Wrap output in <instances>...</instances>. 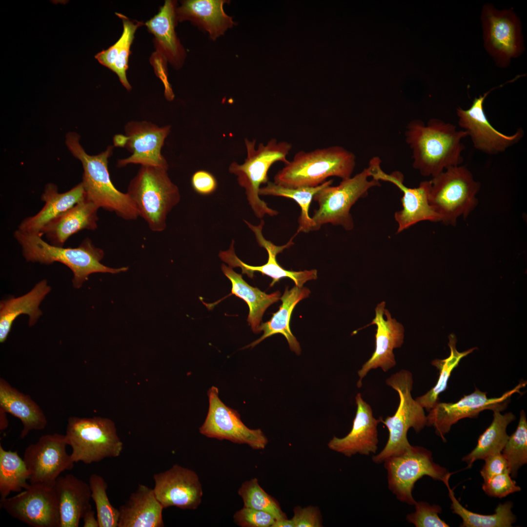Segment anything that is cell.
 <instances>
[{
    "instance_id": "obj_28",
    "label": "cell",
    "mask_w": 527,
    "mask_h": 527,
    "mask_svg": "<svg viewBox=\"0 0 527 527\" xmlns=\"http://www.w3.org/2000/svg\"><path fill=\"white\" fill-rule=\"evenodd\" d=\"M53 488L58 500L60 527H78L85 512L91 508L89 485L72 474L59 476Z\"/></svg>"
},
{
    "instance_id": "obj_30",
    "label": "cell",
    "mask_w": 527,
    "mask_h": 527,
    "mask_svg": "<svg viewBox=\"0 0 527 527\" xmlns=\"http://www.w3.org/2000/svg\"><path fill=\"white\" fill-rule=\"evenodd\" d=\"M0 409L20 420L23 425L21 439L31 430H42L46 426V416L39 405L3 378L0 379Z\"/></svg>"
},
{
    "instance_id": "obj_1",
    "label": "cell",
    "mask_w": 527,
    "mask_h": 527,
    "mask_svg": "<svg viewBox=\"0 0 527 527\" xmlns=\"http://www.w3.org/2000/svg\"><path fill=\"white\" fill-rule=\"evenodd\" d=\"M405 136L412 150L413 167L423 176L433 177L463 162L462 140L467 135L451 123L435 118L426 124L414 120L407 124Z\"/></svg>"
},
{
    "instance_id": "obj_35",
    "label": "cell",
    "mask_w": 527,
    "mask_h": 527,
    "mask_svg": "<svg viewBox=\"0 0 527 527\" xmlns=\"http://www.w3.org/2000/svg\"><path fill=\"white\" fill-rule=\"evenodd\" d=\"M493 416L492 423L480 436L476 447L462 458V461L467 464V468H470L478 460H484L488 456L501 453L508 440L507 427L515 420V416L512 412L503 415L499 411H493Z\"/></svg>"
},
{
    "instance_id": "obj_40",
    "label": "cell",
    "mask_w": 527,
    "mask_h": 527,
    "mask_svg": "<svg viewBox=\"0 0 527 527\" xmlns=\"http://www.w3.org/2000/svg\"><path fill=\"white\" fill-rule=\"evenodd\" d=\"M501 453L507 462L510 476H516L519 469L527 463V421L524 410L520 411L516 430L509 436Z\"/></svg>"
},
{
    "instance_id": "obj_49",
    "label": "cell",
    "mask_w": 527,
    "mask_h": 527,
    "mask_svg": "<svg viewBox=\"0 0 527 527\" xmlns=\"http://www.w3.org/2000/svg\"><path fill=\"white\" fill-rule=\"evenodd\" d=\"M84 527H99L97 517L92 507L88 509L82 517Z\"/></svg>"
},
{
    "instance_id": "obj_7",
    "label": "cell",
    "mask_w": 527,
    "mask_h": 527,
    "mask_svg": "<svg viewBox=\"0 0 527 527\" xmlns=\"http://www.w3.org/2000/svg\"><path fill=\"white\" fill-rule=\"evenodd\" d=\"M429 182V203L446 224L455 225L458 218L466 217L478 203L480 184L464 166L449 167Z\"/></svg>"
},
{
    "instance_id": "obj_27",
    "label": "cell",
    "mask_w": 527,
    "mask_h": 527,
    "mask_svg": "<svg viewBox=\"0 0 527 527\" xmlns=\"http://www.w3.org/2000/svg\"><path fill=\"white\" fill-rule=\"evenodd\" d=\"M99 209L85 198L48 223L41 234L45 235L51 244L63 246L70 236L78 232L97 229Z\"/></svg>"
},
{
    "instance_id": "obj_8",
    "label": "cell",
    "mask_w": 527,
    "mask_h": 527,
    "mask_svg": "<svg viewBox=\"0 0 527 527\" xmlns=\"http://www.w3.org/2000/svg\"><path fill=\"white\" fill-rule=\"evenodd\" d=\"M413 377L408 370L401 369L386 380V384L399 394L400 402L396 411L381 422L389 431V438L383 449L372 457L376 464H381L387 458L400 454L411 446L407 438L410 428L419 432L426 425L424 408L414 400L411 392Z\"/></svg>"
},
{
    "instance_id": "obj_10",
    "label": "cell",
    "mask_w": 527,
    "mask_h": 527,
    "mask_svg": "<svg viewBox=\"0 0 527 527\" xmlns=\"http://www.w3.org/2000/svg\"><path fill=\"white\" fill-rule=\"evenodd\" d=\"M369 178H371V174L368 166L354 176L342 180L338 185H329L318 192L313 199L319 207L311 218L315 230L327 223L341 226L345 230H352L351 207L360 199L366 197L370 189L381 185L379 181Z\"/></svg>"
},
{
    "instance_id": "obj_17",
    "label": "cell",
    "mask_w": 527,
    "mask_h": 527,
    "mask_svg": "<svg viewBox=\"0 0 527 527\" xmlns=\"http://www.w3.org/2000/svg\"><path fill=\"white\" fill-rule=\"evenodd\" d=\"M381 163L380 159L377 157L370 160L368 166L371 169V178L379 182H391L403 193L402 209L394 214L398 224L397 233L422 221L440 222L439 216L429 203V181L422 182L417 187H408L404 183V175L401 172L394 171L387 174L382 169Z\"/></svg>"
},
{
    "instance_id": "obj_51",
    "label": "cell",
    "mask_w": 527,
    "mask_h": 527,
    "mask_svg": "<svg viewBox=\"0 0 527 527\" xmlns=\"http://www.w3.org/2000/svg\"><path fill=\"white\" fill-rule=\"evenodd\" d=\"M126 141L125 135L121 134L116 135L113 138V142L115 146L124 147Z\"/></svg>"
},
{
    "instance_id": "obj_47",
    "label": "cell",
    "mask_w": 527,
    "mask_h": 527,
    "mask_svg": "<svg viewBox=\"0 0 527 527\" xmlns=\"http://www.w3.org/2000/svg\"><path fill=\"white\" fill-rule=\"evenodd\" d=\"M484 460L485 463L480 473L484 482L496 475L509 471L507 462L502 453L488 456Z\"/></svg>"
},
{
    "instance_id": "obj_33",
    "label": "cell",
    "mask_w": 527,
    "mask_h": 527,
    "mask_svg": "<svg viewBox=\"0 0 527 527\" xmlns=\"http://www.w3.org/2000/svg\"><path fill=\"white\" fill-rule=\"evenodd\" d=\"M222 270L231 283V293L243 299L249 307L247 321L254 332H259V327L264 313L272 304L280 299L281 293L276 291L270 294L248 284L241 274L223 264Z\"/></svg>"
},
{
    "instance_id": "obj_14",
    "label": "cell",
    "mask_w": 527,
    "mask_h": 527,
    "mask_svg": "<svg viewBox=\"0 0 527 527\" xmlns=\"http://www.w3.org/2000/svg\"><path fill=\"white\" fill-rule=\"evenodd\" d=\"M526 385V381H522L514 388L497 398H488L486 392L476 387L473 393L465 395L457 402H439L428 411L426 426H433L437 435L446 441L445 434L458 421L465 418H476L486 409L502 411L507 408L511 396L517 392L521 393L520 389Z\"/></svg>"
},
{
    "instance_id": "obj_15",
    "label": "cell",
    "mask_w": 527,
    "mask_h": 527,
    "mask_svg": "<svg viewBox=\"0 0 527 527\" xmlns=\"http://www.w3.org/2000/svg\"><path fill=\"white\" fill-rule=\"evenodd\" d=\"M65 435H44L25 449L23 460L29 473V483L53 487L60 474L74 465L66 452Z\"/></svg>"
},
{
    "instance_id": "obj_44",
    "label": "cell",
    "mask_w": 527,
    "mask_h": 527,
    "mask_svg": "<svg viewBox=\"0 0 527 527\" xmlns=\"http://www.w3.org/2000/svg\"><path fill=\"white\" fill-rule=\"evenodd\" d=\"M482 489L489 496L502 498L521 490L510 477L509 471L496 475L483 483Z\"/></svg>"
},
{
    "instance_id": "obj_16",
    "label": "cell",
    "mask_w": 527,
    "mask_h": 527,
    "mask_svg": "<svg viewBox=\"0 0 527 527\" xmlns=\"http://www.w3.org/2000/svg\"><path fill=\"white\" fill-rule=\"evenodd\" d=\"M8 514L32 527H60L58 500L53 487L30 484L18 494L0 499Z\"/></svg>"
},
{
    "instance_id": "obj_29",
    "label": "cell",
    "mask_w": 527,
    "mask_h": 527,
    "mask_svg": "<svg viewBox=\"0 0 527 527\" xmlns=\"http://www.w3.org/2000/svg\"><path fill=\"white\" fill-rule=\"evenodd\" d=\"M163 509L153 489L139 484L120 507L118 527H163Z\"/></svg>"
},
{
    "instance_id": "obj_20",
    "label": "cell",
    "mask_w": 527,
    "mask_h": 527,
    "mask_svg": "<svg viewBox=\"0 0 527 527\" xmlns=\"http://www.w3.org/2000/svg\"><path fill=\"white\" fill-rule=\"evenodd\" d=\"M171 126L159 127L146 121H131L124 127L126 141L124 147L131 155L119 160V167L129 164L168 168L166 160L161 154L164 141L170 132Z\"/></svg>"
},
{
    "instance_id": "obj_18",
    "label": "cell",
    "mask_w": 527,
    "mask_h": 527,
    "mask_svg": "<svg viewBox=\"0 0 527 527\" xmlns=\"http://www.w3.org/2000/svg\"><path fill=\"white\" fill-rule=\"evenodd\" d=\"M495 88L475 98L468 109L465 110L460 107L456 109L458 124L470 138L474 147L489 155L505 151L518 143L524 135L521 128L511 135L504 134L488 121L484 111V102L487 95Z\"/></svg>"
},
{
    "instance_id": "obj_34",
    "label": "cell",
    "mask_w": 527,
    "mask_h": 527,
    "mask_svg": "<svg viewBox=\"0 0 527 527\" xmlns=\"http://www.w3.org/2000/svg\"><path fill=\"white\" fill-rule=\"evenodd\" d=\"M116 14L122 21V35L115 44L98 53L95 58L101 64L115 72L124 87L130 90L132 87L126 75L128 67V58L131 53L130 49L136 30L143 23L131 21L120 13Z\"/></svg>"
},
{
    "instance_id": "obj_23",
    "label": "cell",
    "mask_w": 527,
    "mask_h": 527,
    "mask_svg": "<svg viewBox=\"0 0 527 527\" xmlns=\"http://www.w3.org/2000/svg\"><path fill=\"white\" fill-rule=\"evenodd\" d=\"M355 401L357 410L351 430L343 438L334 436L327 444L331 450L349 457L357 453H375L378 443L377 426L381 422V418L374 417L370 405L361 393L356 395Z\"/></svg>"
},
{
    "instance_id": "obj_3",
    "label": "cell",
    "mask_w": 527,
    "mask_h": 527,
    "mask_svg": "<svg viewBox=\"0 0 527 527\" xmlns=\"http://www.w3.org/2000/svg\"><path fill=\"white\" fill-rule=\"evenodd\" d=\"M80 135L70 132L66 136L65 143L72 154L82 165L81 182L85 198L99 208L116 213L126 220H134L139 216L127 194L118 190L111 181L108 168V159L112 155L113 146L96 155L88 154L80 143Z\"/></svg>"
},
{
    "instance_id": "obj_11",
    "label": "cell",
    "mask_w": 527,
    "mask_h": 527,
    "mask_svg": "<svg viewBox=\"0 0 527 527\" xmlns=\"http://www.w3.org/2000/svg\"><path fill=\"white\" fill-rule=\"evenodd\" d=\"M387 473L388 487L402 502L414 505L412 491L416 481L424 476L443 482L451 474L433 460L431 452L419 446H411L402 453L384 461Z\"/></svg>"
},
{
    "instance_id": "obj_26",
    "label": "cell",
    "mask_w": 527,
    "mask_h": 527,
    "mask_svg": "<svg viewBox=\"0 0 527 527\" xmlns=\"http://www.w3.org/2000/svg\"><path fill=\"white\" fill-rule=\"evenodd\" d=\"M227 1H229L183 0L176 9L177 20L190 21L199 29L207 32L210 38L215 41L235 24L232 18L223 10V4Z\"/></svg>"
},
{
    "instance_id": "obj_19",
    "label": "cell",
    "mask_w": 527,
    "mask_h": 527,
    "mask_svg": "<svg viewBox=\"0 0 527 527\" xmlns=\"http://www.w3.org/2000/svg\"><path fill=\"white\" fill-rule=\"evenodd\" d=\"M244 221L254 232L258 244L267 251L268 255V260L265 264L260 266H252L244 263L236 255L234 248V241H232L229 249L226 251H221L219 254L220 259L227 264L229 267L232 268L236 267H240L242 269V273L246 274L250 278L254 277V273L255 272H259L263 275L269 276L272 279V282L270 284V287L273 286L280 280L284 278L291 279L295 283L296 286L300 287H303V284L306 282L317 278V271L316 269L299 271L287 270L278 263L276 260L277 255L294 244L293 239L294 236L291 238L285 244L276 245L264 237L262 233L264 225L263 220H261L258 225H253L247 221Z\"/></svg>"
},
{
    "instance_id": "obj_45",
    "label": "cell",
    "mask_w": 527,
    "mask_h": 527,
    "mask_svg": "<svg viewBox=\"0 0 527 527\" xmlns=\"http://www.w3.org/2000/svg\"><path fill=\"white\" fill-rule=\"evenodd\" d=\"M236 525L242 527H272L276 519L270 514L243 507L233 516Z\"/></svg>"
},
{
    "instance_id": "obj_42",
    "label": "cell",
    "mask_w": 527,
    "mask_h": 527,
    "mask_svg": "<svg viewBox=\"0 0 527 527\" xmlns=\"http://www.w3.org/2000/svg\"><path fill=\"white\" fill-rule=\"evenodd\" d=\"M91 498L97 511L99 527H118L119 509L111 504L106 493L107 485L104 479L97 474L91 475L89 480Z\"/></svg>"
},
{
    "instance_id": "obj_43",
    "label": "cell",
    "mask_w": 527,
    "mask_h": 527,
    "mask_svg": "<svg viewBox=\"0 0 527 527\" xmlns=\"http://www.w3.org/2000/svg\"><path fill=\"white\" fill-rule=\"evenodd\" d=\"M415 511L407 515L406 519L416 527H448L444 521L439 517L441 507L436 505H430L423 502H416Z\"/></svg>"
},
{
    "instance_id": "obj_39",
    "label": "cell",
    "mask_w": 527,
    "mask_h": 527,
    "mask_svg": "<svg viewBox=\"0 0 527 527\" xmlns=\"http://www.w3.org/2000/svg\"><path fill=\"white\" fill-rule=\"evenodd\" d=\"M29 473L17 451L5 450L0 446V495L6 498L11 492H20L29 484Z\"/></svg>"
},
{
    "instance_id": "obj_46",
    "label": "cell",
    "mask_w": 527,
    "mask_h": 527,
    "mask_svg": "<svg viewBox=\"0 0 527 527\" xmlns=\"http://www.w3.org/2000/svg\"><path fill=\"white\" fill-rule=\"evenodd\" d=\"M291 518L295 527H321L322 518L320 509L316 507H302L296 506Z\"/></svg>"
},
{
    "instance_id": "obj_13",
    "label": "cell",
    "mask_w": 527,
    "mask_h": 527,
    "mask_svg": "<svg viewBox=\"0 0 527 527\" xmlns=\"http://www.w3.org/2000/svg\"><path fill=\"white\" fill-rule=\"evenodd\" d=\"M209 408L200 432L209 438L246 444L254 449H264L268 441L261 429H250L242 421L238 412L220 399L219 390L212 386L207 392Z\"/></svg>"
},
{
    "instance_id": "obj_41",
    "label": "cell",
    "mask_w": 527,
    "mask_h": 527,
    "mask_svg": "<svg viewBox=\"0 0 527 527\" xmlns=\"http://www.w3.org/2000/svg\"><path fill=\"white\" fill-rule=\"evenodd\" d=\"M244 507L267 512L276 520L287 518L278 502L266 493L259 484L257 478L243 482L238 490Z\"/></svg>"
},
{
    "instance_id": "obj_2",
    "label": "cell",
    "mask_w": 527,
    "mask_h": 527,
    "mask_svg": "<svg viewBox=\"0 0 527 527\" xmlns=\"http://www.w3.org/2000/svg\"><path fill=\"white\" fill-rule=\"evenodd\" d=\"M14 236L22 249L27 262L50 264L60 262L67 266L73 274L72 283L77 289L95 273L117 274L128 270V267L114 268L101 263L104 253L96 247L91 240L85 239L77 247H63L45 242L41 235L28 234L18 229Z\"/></svg>"
},
{
    "instance_id": "obj_5",
    "label": "cell",
    "mask_w": 527,
    "mask_h": 527,
    "mask_svg": "<svg viewBox=\"0 0 527 527\" xmlns=\"http://www.w3.org/2000/svg\"><path fill=\"white\" fill-rule=\"evenodd\" d=\"M167 170L141 166L126 192L139 216L154 232L165 229L168 214L180 200L179 188L169 178Z\"/></svg>"
},
{
    "instance_id": "obj_9",
    "label": "cell",
    "mask_w": 527,
    "mask_h": 527,
    "mask_svg": "<svg viewBox=\"0 0 527 527\" xmlns=\"http://www.w3.org/2000/svg\"><path fill=\"white\" fill-rule=\"evenodd\" d=\"M65 436L75 463H98L119 456L123 449L114 423L106 418L70 417Z\"/></svg>"
},
{
    "instance_id": "obj_22",
    "label": "cell",
    "mask_w": 527,
    "mask_h": 527,
    "mask_svg": "<svg viewBox=\"0 0 527 527\" xmlns=\"http://www.w3.org/2000/svg\"><path fill=\"white\" fill-rule=\"evenodd\" d=\"M385 302L379 304L375 308V317L371 324L377 325L375 334V349L370 359L358 371L359 379L357 385L360 388L362 380L373 369L381 368L387 372L396 365L393 350L400 348L404 343V328L396 319L391 318L389 311L385 309Z\"/></svg>"
},
{
    "instance_id": "obj_6",
    "label": "cell",
    "mask_w": 527,
    "mask_h": 527,
    "mask_svg": "<svg viewBox=\"0 0 527 527\" xmlns=\"http://www.w3.org/2000/svg\"><path fill=\"white\" fill-rule=\"evenodd\" d=\"M244 141L246 158L242 164L232 162L229 171L237 177L239 184L244 188L248 203L257 218L261 219L265 215L276 216L278 212L268 207L260 199V186L268 182L267 173L274 163L282 162L286 164L289 162L287 156L292 145L286 141L271 139L265 145L261 143L256 148L255 140L251 141L245 139Z\"/></svg>"
},
{
    "instance_id": "obj_36",
    "label": "cell",
    "mask_w": 527,
    "mask_h": 527,
    "mask_svg": "<svg viewBox=\"0 0 527 527\" xmlns=\"http://www.w3.org/2000/svg\"><path fill=\"white\" fill-rule=\"evenodd\" d=\"M333 180H329L316 187H287L268 181L266 185L261 187L260 195L283 197L293 200L301 208L299 217L297 234L300 232L307 233L315 230V223L309 214L310 203L314 195L324 187L331 185Z\"/></svg>"
},
{
    "instance_id": "obj_52",
    "label": "cell",
    "mask_w": 527,
    "mask_h": 527,
    "mask_svg": "<svg viewBox=\"0 0 527 527\" xmlns=\"http://www.w3.org/2000/svg\"><path fill=\"white\" fill-rule=\"evenodd\" d=\"M6 413L4 410L0 409V428L1 430L5 429L8 426V421L6 418Z\"/></svg>"
},
{
    "instance_id": "obj_31",
    "label": "cell",
    "mask_w": 527,
    "mask_h": 527,
    "mask_svg": "<svg viewBox=\"0 0 527 527\" xmlns=\"http://www.w3.org/2000/svg\"><path fill=\"white\" fill-rule=\"evenodd\" d=\"M51 290L46 280L37 283L29 292L0 303V342H4L15 320L21 314L29 316V325H34L42 315L39 305Z\"/></svg>"
},
{
    "instance_id": "obj_37",
    "label": "cell",
    "mask_w": 527,
    "mask_h": 527,
    "mask_svg": "<svg viewBox=\"0 0 527 527\" xmlns=\"http://www.w3.org/2000/svg\"><path fill=\"white\" fill-rule=\"evenodd\" d=\"M449 479L444 482L448 490V496L451 501L450 508L452 512L459 515L463 520L462 527H510L516 521V517L511 509L513 504L507 501L499 504L492 515H483L470 511L465 508L456 498L450 487Z\"/></svg>"
},
{
    "instance_id": "obj_32",
    "label": "cell",
    "mask_w": 527,
    "mask_h": 527,
    "mask_svg": "<svg viewBox=\"0 0 527 527\" xmlns=\"http://www.w3.org/2000/svg\"><path fill=\"white\" fill-rule=\"evenodd\" d=\"M310 293V290L305 287L295 286L288 289L287 287L280 297L282 304L278 311L272 314L269 321L262 323L259 326V332L263 331V335L247 347H253L267 337L281 334L286 338L291 350L300 355L301 346L290 330V320L295 306L300 301L308 297Z\"/></svg>"
},
{
    "instance_id": "obj_25",
    "label": "cell",
    "mask_w": 527,
    "mask_h": 527,
    "mask_svg": "<svg viewBox=\"0 0 527 527\" xmlns=\"http://www.w3.org/2000/svg\"><path fill=\"white\" fill-rule=\"evenodd\" d=\"M85 199L82 182L61 193L56 185L48 183L41 196L44 206L36 214L23 220L18 229L26 233L42 236L41 232L45 225Z\"/></svg>"
},
{
    "instance_id": "obj_38",
    "label": "cell",
    "mask_w": 527,
    "mask_h": 527,
    "mask_svg": "<svg viewBox=\"0 0 527 527\" xmlns=\"http://www.w3.org/2000/svg\"><path fill=\"white\" fill-rule=\"evenodd\" d=\"M448 339V345L450 350L449 356L444 359H435L431 362V365L439 370V377L436 384L426 394L416 399L417 402L428 411L439 402L440 394L446 389L451 373L458 365L461 359L477 349L473 347L459 352L456 347L457 338L455 335L453 333L449 334Z\"/></svg>"
},
{
    "instance_id": "obj_4",
    "label": "cell",
    "mask_w": 527,
    "mask_h": 527,
    "mask_svg": "<svg viewBox=\"0 0 527 527\" xmlns=\"http://www.w3.org/2000/svg\"><path fill=\"white\" fill-rule=\"evenodd\" d=\"M356 156L343 146H330L309 151L300 150L275 175L274 182L283 186L316 187L331 177H351Z\"/></svg>"
},
{
    "instance_id": "obj_50",
    "label": "cell",
    "mask_w": 527,
    "mask_h": 527,
    "mask_svg": "<svg viewBox=\"0 0 527 527\" xmlns=\"http://www.w3.org/2000/svg\"><path fill=\"white\" fill-rule=\"evenodd\" d=\"M272 527H295L292 520L287 518L277 520Z\"/></svg>"
},
{
    "instance_id": "obj_48",
    "label": "cell",
    "mask_w": 527,
    "mask_h": 527,
    "mask_svg": "<svg viewBox=\"0 0 527 527\" xmlns=\"http://www.w3.org/2000/svg\"><path fill=\"white\" fill-rule=\"evenodd\" d=\"M191 184L197 193L203 195L213 193L217 187L215 177L210 172L202 170L193 174L191 178Z\"/></svg>"
},
{
    "instance_id": "obj_12",
    "label": "cell",
    "mask_w": 527,
    "mask_h": 527,
    "mask_svg": "<svg viewBox=\"0 0 527 527\" xmlns=\"http://www.w3.org/2000/svg\"><path fill=\"white\" fill-rule=\"evenodd\" d=\"M481 20L486 50L498 65L507 66L524 49L519 19L511 9L500 10L486 4Z\"/></svg>"
},
{
    "instance_id": "obj_24",
    "label": "cell",
    "mask_w": 527,
    "mask_h": 527,
    "mask_svg": "<svg viewBox=\"0 0 527 527\" xmlns=\"http://www.w3.org/2000/svg\"><path fill=\"white\" fill-rule=\"evenodd\" d=\"M177 7L176 1L165 0L158 13L147 21L145 25L155 37L158 53L175 68L179 69L186 53L175 30L178 21Z\"/></svg>"
},
{
    "instance_id": "obj_21",
    "label": "cell",
    "mask_w": 527,
    "mask_h": 527,
    "mask_svg": "<svg viewBox=\"0 0 527 527\" xmlns=\"http://www.w3.org/2000/svg\"><path fill=\"white\" fill-rule=\"evenodd\" d=\"M155 496L164 508L176 507L195 509L202 501L203 489L193 470L178 464L153 475Z\"/></svg>"
}]
</instances>
